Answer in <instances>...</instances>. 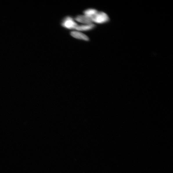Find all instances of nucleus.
Here are the masks:
<instances>
[{"mask_svg":"<svg viewBox=\"0 0 173 173\" xmlns=\"http://www.w3.org/2000/svg\"><path fill=\"white\" fill-rule=\"evenodd\" d=\"M90 18L92 22L99 24L106 23L109 21V18L107 14L98 11Z\"/></svg>","mask_w":173,"mask_h":173,"instance_id":"1","label":"nucleus"},{"mask_svg":"<svg viewBox=\"0 0 173 173\" xmlns=\"http://www.w3.org/2000/svg\"><path fill=\"white\" fill-rule=\"evenodd\" d=\"M62 26L67 29H75L78 26L77 24L74 21L73 18L71 16H67L64 18L62 21Z\"/></svg>","mask_w":173,"mask_h":173,"instance_id":"2","label":"nucleus"},{"mask_svg":"<svg viewBox=\"0 0 173 173\" xmlns=\"http://www.w3.org/2000/svg\"><path fill=\"white\" fill-rule=\"evenodd\" d=\"M75 19L78 22L86 24H92V21L89 18L85 15H77Z\"/></svg>","mask_w":173,"mask_h":173,"instance_id":"3","label":"nucleus"},{"mask_svg":"<svg viewBox=\"0 0 173 173\" xmlns=\"http://www.w3.org/2000/svg\"><path fill=\"white\" fill-rule=\"evenodd\" d=\"M70 35L73 37L77 39L84 40L86 41H89V37L85 34L77 31H72L70 32Z\"/></svg>","mask_w":173,"mask_h":173,"instance_id":"4","label":"nucleus"},{"mask_svg":"<svg viewBox=\"0 0 173 173\" xmlns=\"http://www.w3.org/2000/svg\"><path fill=\"white\" fill-rule=\"evenodd\" d=\"M95 27V25L93 24L84 25L77 26L75 29L82 31H86L94 29Z\"/></svg>","mask_w":173,"mask_h":173,"instance_id":"5","label":"nucleus"},{"mask_svg":"<svg viewBox=\"0 0 173 173\" xmlns=\"http://www.w3.org/2000/svg\"><path fill=\"white\" fill-rule=\"evenodd\" d=\"M98 11L96 10L94 8H88L83 11V13L86 16L89 18Z\"/></svg>","mask_w":173,"mask_h":173,"instance_id":"6","label":"nucleus"}]
</instances>
